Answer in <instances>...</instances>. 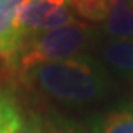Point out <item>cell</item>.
<instances>
[{
    "instance_id": "1",
    "label": "cell",
    "mask_w": 133,
    "mask_h": 133,
    "mask_svg": "<svg viewBox=\"0 0 133 133\" xmlns=\"http://www.w3.org/2000/svg\"><path fill=\"white\" fill-rule=\"evenodd\" d=\"M23 75L27 83L48 98L68 104L96 103L112 90L106 66L88 56L45 63Z\"/></svg>"
},
{
    "instance_id": "2",
    "label": "cell",
    "mask_w": 133,
    "mask_h": 133,
    "mask_svg": "<svg viewBox=\"0 0 133 133\" xmlns=\"http://www.w3.org/2000/svg\"><path fill=\"white\" fill-rule=\"evenodd\" d=\"M96 39V29L88 23L74 21L64 27L40 32L23 40L13 61L21 74L45 63H56L82 55Z\"/></svg>"
},
{
    "instance_id": "3",
    "label": "cell",
    "mask_w": 133,
    "mask_h": 133,
    "mask_svg": "<svg viewBox=\"0 0 133 133\" xmlns=\"http://www.w3.org/2000/svg\"><path fill=\"white\" fill-rule=\"evenodd\" d=\"M66 5H69V0H19L16 10V23L23 40L34 35L51 15Z\"/></svg>"
},
{
    "instance_id": "4",
    "label": "cell",
    "mask_w": 133,
    "mask_h": 133,
    "mask_svg": "<svg viewBox=\"0 0 133 133\" xmlns=\"http://www.w3.org/2000/svg\"><path fill=\"white\" fill-rule=\"evenodd\" d=\"M19 0H0V58L13 59L23 43V35L16 23Z\"/></svg>"
},
{
    "instance_id": "5",
    "label": "cell",
    "mask_w": 133,
    "mask_h": 133,
    "mask_svg": "<svg viewBox=\"0 0 133 133\" xmlns=\"http://www.w3.org/2000/svg\"><path fill=\"white\" fill-rule=\"evenodd\" d=\"M101 32L112 40L133 39V8L128 0L114 6L109 16L101 23Z\"/></svg>"
},
{
    "instance_id": "6",
    "label": "cell",
    "mask_w": 133,
    "mask_h": 133,
    "mask_svg": "<svg viewBox=\"0 0 133 133\" xmlns=\"http://www.w3.org/2000/svg\"><path fill=\"white\" fill-rule=\"evenodd\" d=\"M101 59L117 74L133 77V39L111 40L101 48Z\"/></svg>"
},
{
    "instance_id": "7",
    "label": "cell",
    "mask_w": 133,
    "mask_h": 133,
    "mask_svg": "<svg viewBox=\"0 0 133 133\" xmlns=\"http://www.w3.org/2000/svg\"><path fill=\"white\" fill-rule=\"evenodd\" d=\"M93 128L95 133H133V103L103 116Z\"/></svg>"
},
{
    "instance_id": "8",
    "label": "cell",
    "mask_w": 133,
    "mask_h": 133,
    "mask_svg": "<svg viewBox=\"0 0 133 133\" xmlns=\"http://www.w3.org/2000/svg\"><path fill=\"white\" fill-rule=\"evenodd\" d=\"M127 0H69V5L82 19L88 23H103L109 13Z\"/></svg>"
},
{
    "instance_id": "9",
    "label": "cell",
    "mask_w": 133,
    "mask_h": 133,
    "mask_svg": "<svg viewBox=\"0 0 133 133\" xmlns=\"http://www.w3.org/2000/svg\"><path fill=\"white\" fill-rule=\"evenodd\" d=\"M21 111L15 99L6 93H0V133H11Z\"/></svg>"
},
{
    "instance_id": "10",
    "label": "cell",
    "mask_w": 133,
    "mask_h": 133,
    "mask_svg": "<svg viewBox=\"0 0 133 133\" xmlns=\"http://www.w3.org/2000/svg\"><path fill=\"white\" fill-rule=\"evenodd\" d=\"M71 23H74V10L71 8V5H66V6L61 8V10L56 11L55 15H51L48 19L45 21V24H43L35 34L59 29V27H64V26H68V24H71Z\"/></svg>"
},
{
    "instance_id": "11",
    "label": "cell",
    "mask_w": 133,
    "mask_h": 133,
    "mask_svg": "<svg viewBox=\"0 0 133 133\" xmlns=\"http://www.w3.org/2000/svg\"><path fill=\"white\" fill-rule=\"evenodd\" d=\"M11 133H48V128H45L43 122L37 116H21L18 117Z\"/></svg>"
},
{
    "instance_id": "12",
    "label": "cell",
    "mask_w": 133,
    "mask_h": 133,
    "mask_svg": "<svg viewBox=\"0 0 133 133\" xmlns=\"http://www.w3.org/2000/svg\"><path fill=\"white\" fill-rule=\"evenodd\" d=\"M48 133H90V131H85L79 127H72L69 123H48ZM95 133V131H93Z\"/></svg>"
},
{
    "instance_id": "13",
    "label": "cell",
    "mask_w": 133,
    "mask_h": 133,
    "mask_svg": "<svg viewBox=\"0 0 133 133\" xmlns=\"http://www.w3.org/2000/svg\"><path fill=\"white\" fill-rule=\"evenodd\" d=\"M130 5H131V8H133V0H131V2H130Z\"/></svg>"
}]
</instances>
